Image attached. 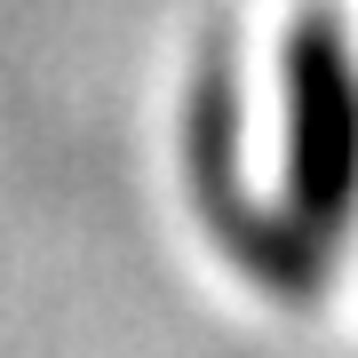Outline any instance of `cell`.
Returning <instances> with one entry per match:
<instances>
[{
    "label": "cell",
    "instance_id": "1",
    "mask_svg": "<svg viewBox=\"0 0 358 358\" xmlns=\"http://www.w3.org/2000/svg\"><path fill=\"white\" fill-rule=\"evenodd\" d=\"M287 80H294V199L310 223H334V207H350L358 183V88L350 64L334 48L327 16H303L287 48Z\"/></svg>",
    "mask_w": 358,
    "mask_h": 358
}]
</instances>
